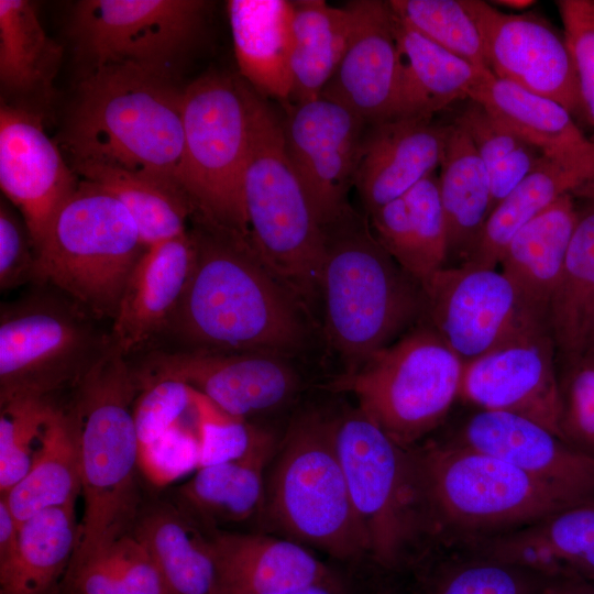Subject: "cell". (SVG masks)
I'll list each match as a JSON object with an SVG mask.
<instances>
[{"label": "cell", "mask_w": 594, "mask_h": 594, "mask_svg": "<svg viewBox=\"0 0 594 594\" xmlns=\"http://www.w3.org/2000/svg\"><path fill=\"white\" fill-rule=\"evenodd\" d=\"M222 594H280L334 572L305 546L266 534L205 529Z\"/></svg>", "instance_id": "cell-24"}, {"label": "cell", "mask_w": 594, "mask_h": 594, "mask_svg": "<svg viewBox=\"0 0 594 594\" xmlns=\"http://www.w3.org/2000/svg\"><path fill=\"white\" fill-rule=\"evenodd\" d=\"M145 249L125 207L96 184L80 179L37 250L33 285L51 286L98 320L112 321Z\"/></svg>", "instance_id": "cell-9"}, {"label": "cell", "mask_w": 594, "mask_h": 594, "mask_svg": "<svg viewBox=\"0 0 594 594\" xmlns=\"http://www.w3.org/2000/svg\"><path fill=\"white\" fill-rule=\"evenodd\" d=\"M194 219V268L163 337L184 350L288 356L302 349L304 309L262 263L251 237Z\"/></svg>", "instance_id": "cell-1"}, {"label": "cell", "mask_w": 594, "mask_h": 594, "mask_svg": "<svg viewBox=\"0 0 594 594\" xmlns=\"http://www.w3.org/2000/svg\"><path fill=\"white\" fill-rule=\"evenodd\" d=\"M280 594H351L346 583L338 575Z\"/></svg>", "instance_id": "cell-54"}, {"label": "cell", "mask_w": 594, "mask_h": 594, "mask_svg": "<svg viewBox=\"0 0 594 594\" xmlns=\"http://www.w3.org/2000/svg\"><path fill=\"white\" fill-rule=\"evenodd\" d=\"M450 441L498 458L575 501L594 498V458L528 418L480 409Z\"/></svg>", "instance_id": "cell-20"}, {"label": "cell", "mask_w": 594, "mask_h": 594, "mask_svg": "<svg viewBox=\"0 0 594 594\" xmlns=\"http://www.w3.org/2000/svg\"><path fill=\"white\" fill-rule=\"evenodd\" d=\"M198 465L199 438L180 424L140 451V469L156 485L167 484Z\"/></svg>", "instance_id": "cell-51"}, {"label": "cell", "mask_w": 594, "mask_h": 594, "mask_svg": "<svg viewBox=\"0 0 594 594\" xmlns=\"http://www.w3.org/2000/svg\"><path fill=\"white\" fill-rule=\"evenodd\" d=\"M439 191L447 228V264H465L492 211L488 172L466 132L449 123L440 164Z\"/></svg>", "instance_id": "cell-32"}, {"label": "cell", "mask_w": 594, "mask_h": 594, "mask_svg": "<svg viewBox=\"0 0 594 594\" xmlns=\"http://www.w3.org/2000/svg\"><path fill=\"white\" fill-rule=\"evenodd\" d=\"M323 229L324 336L350 372L424 315V292L352 209Z\"/></svg>", "instance_id": "cell-4"}, {"label": "cell", "mask_w": 594, "mask_h": 594, "mask_svg": "<svg viewBox=\"0 0 594 594\" xmlns=\"http://www.w3.org/2000/svg\"><path fill=\"white\" fill-rule=\"evenodd\" d=\"M138 394L134 367L114 345L73 388L68 406L79 427L84 515L64 581L131 534L143 505L133 419Z\"/></svg>", "instance_id": "cell-3"}, {"label": "cell", "mask_w": 594, "mask_h": 594, "mask_svg": "<svg viewBox=\"0 0 594 594\" xmlns=\"http://www.w3.org/2000/svg\"><path fill=\"white\" fill-rule=\"evenodd\" d=\"M131 534L153 559L166 594H222L207 531L174 502L143 504Z\"/></svg>", "instance_id": "cell-29"}, {"label": "cell", "mask_w": 594, "mask_h": 594, "mask_svg": "<svg viewBox=\"0 0 594 594\" xmlns=\"http://www.w3.org/2000/svg\"><path fill=\"white\" fill-rule=\"evenodd\" d=\"M463 1L480 31L494 76L584 119L576 70L563 32L539 14L505 13L491 2Z\"/></svg>", "instance_id": "cell-17"}, {"label": "cell", "mask_w": 594, "mask_h": 594, "mask_svg": "<svg viewBox=\"0 0 594 594\" xmlns=\"http://www.w3.org/2000/svg\"><path fill=\"white\" fill-rule=\"evenodd\" d=\"M198 393L183 382L161 378L139 385L133 419L140 451L153 444L197 405Z\"/></svg>", "instance_id": "cell-47"}, {"label": "cell", "mask_w": 594, "mask_h": 594, "mask_svg": "<svg viewBox=\"0 0 594 594\" xmlns=\"http://www.w3.org/2000/svg\"><path fill=\"white\" fill-rule=\"evenodd\" d=\"M352 30L344 55L322 96L361 117L369 125L397 117L399 59L387 1L346 3Z\"/></svg>", "instance_id": "cell-21"}, {"label": "cell", "mask_w": 594, "mask_h": 594, "mask_svg": "<svg viewBox=\"0 0 594 594\" xmlns=\"http://www.w3.org/2000/svg\"><path fill=\"white\" fill-rule=\"evenodd\" d=\"M56 406L53 398H20L0 406L1 496L30 471Z\"/></svg>", "instance_id": "cell-44"}, {"label": "cell", "mask_w": 594, "mask_h": 594, "mask_svg": "<svg viewBox=\"0 0 594 594\" xmlns=\"http://www.w3.org/2000/svg\"><path fill=\"white\" fill-rule=\"evenodd\" d=\"M62 594H166L158 570L144 546L125 535L68 576Z\"/></svg>", "instance_id": "cell-42"}, {"label": "cell", "mask_w": 594, "mask_h": 594, "mask_svg": "<svg viewBox=\"0 0 594 594\" xmlns=\"http://www.w3.org/2000/svg\"><path fill=\"white\" fill-rule=\"evenodd\" d=\"M578 210L574 195L558 198L513 237L499 262L527 307L548 327Z\"/></svg>", "instance_id": "cell-30"}, {"label": "cell", "mask_w": 594, "mask_h": 594, "mask_svg": "<svg viewBox=\"0 0 594 594\" xmlns=\"http://www.w3.org/2000/svg\"><path fill=\"white\" fill-rule=\"evenodd\" d=\"M19 548V525L4 497H0V573L13 563Z\"/></svg>", "instance_id": "cell-52"}, {"label": "cell", "mask_w": 594, "mask_h": 594, "mask_svg": "<svg viewBox=\"0 0 594 594\" xmlns=\"http://www.w3.org/2000/svg\"><path fill=\"white\" fill-rule=\"evenodd\" d=\"M544 594H594V582L578 578L548 579Z\"/></svg>", "instance_id": "cell-53"}, {"label": "cell", "mask_w": 594, "mask_h": 594, "mask_svg": "<svg viewBox=\"0 0 594 594\" xmlns=\"http://www.w3.org/2000/svg\"><path fill=\"white\" fill-rule=\"evenodd\" d=\"M248 102L242 189L252 245L305 311L321 295L324 229L287 156L282 120L249 85Z\"/></svg>", "instance_id": "cell-6"}, {"label": "cell", "mask_w": 594, "mask_h": 594, "mask_svg": "<svg viewBox=\"0 0 594 594\" xmlns=\"http://www.w3.org/2000/svg\"><path fill=\"white\" fill-rule=\"evenodd\" d=\"M493 6H502L514 11H524L536 4L532 0H497L491 2Z\"/></svg>", "instance_id": "cell-55"}, {"label": "cell", "mask_w": 594, "mask_h": 594, "mask_svg": "<svg viewBox=\"0 0 594 594\" xmlns=\"http://www.w3.org/2000/svg\"><path fill=\"white\" fill-rule=\"evenodd\" d=\"M531 143L549 162L581 175L594 187V139L561 105L531 94L488 70L470 95Z\"/></svg>", "instance_id": "cell-25"}, {"label": "cell", "mask_w": 594, "mask_h": 594, "mask_svg": "<svg viewBox=\"0 0 594 594\" xmlns=\"http://www.w3.org/2000/svg\"><path fill=\"white\" fill-rule=\"evenodd\" d=\"M271 465L260 517L265 526L339 560L367 557L334 443L333 418L317 410L294 417Z\"/></svg>", "instance_id": "cell-8"}, {"label": "cell", "mask_w": 594, "mask_h": 594, "mask_svg": "<svg viewBox=\"0 0 594 594\" xmlns=\"http://www.w3.org/2000/svg\"><path fill=\"white\" fill-rule=\"evenodd\" d=\"M576 70L584 119L594 128V1L556 2Z\"/></svg>", "instance_id": "cell-49"}, {"label": "cell", "mask_w": 594, "mask_h": 594, "mask_svg": "<svg viewBox=\"0 0 594 594\" xmlns=\"http://www.w3.org/2000/svg\"><path fill=\"white\" fill-rule=\"evenodd\" d=\"M556 351L551 334L542 333L466 362L459 398L483 410L528 418L560 438Z\"/></svg>", "instance_id": "cell-19"}, {"label": "cell", "mask_w": 594, "mask_h": 594, "mask_svg": "<svg viewBox=\"0 0 594 594\" xmlns=\"http://www.w3.org/2000/svg\"><path fill=\"white\" fill-rule=\"evenodd\" d=\"M453 121L466 132L488 172L492 210L547 160L525 138L472 99L464 101Z\"/></svg>", "instance_id": "cell-41"}, {"label": "cell", "mask_w": 594, "mask_h": 594, "mask_svg": "<svg viewBox=\"0 0 594 594\" xmlns=\"http://www.w3.org/2000/svg\"><path fill=\"white\" fill-rule=\"evenodd\" d=\"M392 14L399 59L397 117L433 118L470 99L490 69L447 51Z\"/></svg>", "instance_id": "cell-31"}, {"label": "cell", "mask_w": 594, "mask_h": 594, "mask_svg": "<svg viewBox=\"0 0 594 594\" xmlns=\"http://www.w3.org/2000/svg\"><path fill=\"white\" fill-rule=\"evenodd\" d=\"M411 244L409 274L420 284L447 264V228L439 176L430 174L405 196Z\"/></svg>", "instance_id": "cell-45"}, {"label": "cell", "mask_w": 594, "mask_h": 594, "mask_svg": "<svg viewBox=\"0 0 594 594\" xmlns=\"http://www.w3.org/2000/svg\"><path fill=\"white\" fill-rule=\"evenodd\" d=\"M367 127L349 108L322 95L286 106L285 150L323 228L351 209L348 194Z\"/></svg>", "instance_id": "cell-16"}, {"label": "cell", "mask_w": 594, "mask_h": 594, "mask_svg": "<svg viewBox=\"0 0 594 594\" xmlns=\"http://www.w3.org/2000/svg\"><path fill=\"white\" fill-rule=\"evenodd\" d=\"M227 12L240 77L263 98L289 105L293 1L230 0Z\"/></svg>", "instance_id": "cell-28"}, {"label": "cell", "mask_w": 594, "mask_h": 594, "mask_svg": "<svg viewBox=\"0 0 594 594\" xmlns=\"http://www.w3.org/2000/svg\"><path fill=\"white\" fill-rule=\"evenodd\" d=\"M428 324L463 361L550 333L496 268L443 267L421 283Z\"/></svg>", "instance_id": "cell-14"}, {"label": "cell", "mask_w": 594, "mask_h": 594, "mask_svg": "<svg viewBox=\"0 0 594 594\" xmlns=\"http://www.w3.org/2000/svg\"><path fill=\"white\" fill-rule=\"evenodd\" d=\"M80 178L48 138L35 110L1 101L0 187L23 218L36 249Z\"/></svg>", "instance_id": "cell-18"}, {"label": "cell", "mask_w": 594, "mask_h": 594, "mask_svg": "<svg viewBox=\"0 0 594 594\" xmlns=\"http://www.w3.org/2000/svg\"><path fill=\"white\" fill-rule=\"evenodd\" d=\"M75 505L45 509L19 526L18 553L0 573V594H59L78 544Z\"/></svg>", "instance_id": "cell-35"}, {"label": "cell", "mask_w": 594, "mask_h": 594, "mask_svg": "<svg viewBox=\"0 0 594 594\" xmlns=\"http://www.w3.org/2000/svg\"><path fill=\"white\" fill-rule=\"evenodd\" d=\"M183 91L173 77L130 66L81 75L61 138L67 162L118 167L182 190Z\"/></svg>", "instance_id": "cell-2"}, {"label": "cell", "mask_w": 594, "mask_h": 594, "mask_svg": "<svg viewBox=\"0 0 594 594\" xmlns=\"http://www.w3.org/2000/svg\"><path fill=\"white\" fill-rule=\"evenodd\" d=\"M196 258L190 230L147 246L123 290L110 334L125 356L166 332L186 292Z\"/></svg>", "instance_id": "cell-22"}, {"label": "cell", "mask_w": 594, "mask_h": 594, "mask_svg": "<svg viewBox=\"0 0 594 594\" xmlns=\"http://www.w3.org/2000/svg\"><path fill=\"white\" fill-rule=\"evenodd\" d=\"M139 385L185 383L220 411L244 419L288 404L300 377L286 355L263 351L156 350L133 365Z\"/></svg>", "instance_id": "cell-15"}, {"label": "cell", "mask_w": 594, "mask_h": 594, "mask_svg": "<svg viewBox=\"0 0 594 594\" xmlns=\"http://www.w3.org/2000/svg\"><path fill=\"white\" fill-rule=\"evenodd\" d=\"M72 167L80 179L96 184L125 207L145 248L188 232L195 210L182 190L118 167L88 163Z\"/></svg>", "instance_id": "cell-40"}, {"label": "cell", "mask_w": 594, "mask_h": 594, "mask_svg": "<svg viewBox=\"0 0 594 594\" xmlns=\"http://www.w3.org/2000/svg\"><path fill=\"white\" fill-rule=\"evenodd\" d=\"M409 572L415 594H544L548 582L471 547H433Z\"/></svg>", "instance_id": "cell-36"}, {"label": "cell", "mask_w": 594, "mask_h": 594, "mask_svg": "<svg viewBox=\"0 0 594 594\" xmlns=\"http://www.w3.org/2000/svg\"><path fill=\"white\" fill-rule=\"evenodd\" d=\"M432 547H465L580 503L493 455L447 441L411 447Z\"/></svg>", "instance_id": "cell-5"}, {"label": "cell", "mask_w": 594, "mask_h": 594, "mask_svg": "<svg viewBox=\"0 0 594 594\" xmlns=\"http://www.w3.org/2000/svg\"><path fill=\"white\" fill-rule=\"evenodd\" d=\"M584 353L594 355V316L590 326L587 343H586V349Z\"/></svg>", "instance_id": "cell-57"}, {"label": "cell", "mask_w": 594, "mask_h": 594, "mask_svg": "<svg viewBox=\"0 0 594 594\" xmlns=\"http://www.w3.org/2000/svg\"><path fill=\"white\" fill-rule=\"evenodd\" d=\"M209 7L202 0L77 1L67 34L81 75L130 66L174 78L201 36Z\"/></svg>", "instance_id": "cell-13"}, {"label": "cell", "mask_w": 594, "mask_h": 594, "mask_svg": "<svg viewBox=\"0 0 594 594\" xmlns=\"http://www.w3.org/2000/svg\"><path fill=\"white\" fill-rule=\"evenodd\" d=\"M278 441L264 429L242 457L199 468L175 492L174 503L205 529L240 524L262 515L266 469Z\"/></svg>", "instance_id": "cell-27"}, {"label": "cell", "mask_w": 594, "mask_h": 594, "mask_svg": "<svg viewBox=\"0 0 594 594\" xmlns=\"http://www.w3.org/2000/svg\"><path fill=\"white\" fill-rule=\"evenodd\" d=\"M463 361L429 324L411 329L328 388L354 395L396 443L411 448L444 420L459 398Z\"/></svg>", "instance_id": "cell-11"}, {"label": "cell", "mask_w": 594, "mask_h": 594, "mask_svg": "<svg viewBox=\"0 0 594 594\" xmlns=\"http://www.w3.org/2000/svg\"><path fill=\"white\" fill-rule=\"evenodd\" d=\"M402 21L447 51L487 68L480 31L463 0H389Z\"/></svg>", "instance_id": "cell-43"}, {"label": "cell", "mask_w": 594, "mask_h": 594, "mask_svg": "<svg viewBox=\"0 0 594 594\" xmlns=\"http://www.w3.org/2000/svg\"><path fill=\"white\" fill-rule=\"evenodd\" d=\"M0 309V406L53 398L80 380L114 345L84 307L47 285Z\"/></svg>", "instance_id": "cell-10"}, {"label": "cell", "mask_w": 594, "mask_h": 594, "mask_svg": "<svg viewBox=\"0 0 594 594\" xmlns=\"http://www.w3.org/2000/svg\"><path fill=\"white\" fill-rule=\"evenodd\" d=\"M559 375L560 438L594 458V355L583 353L564 362Z\"/></svg>", "instance_id": "cell-46"}, {"label": "cell", "mask_w": 594, "mask_h": 594, "mask_svg": "<svg viewBox=\"0 0 594 594\" xmlns=\"http://www.w3.org/2000/svg\"><path fill=\"white\" fill-rule=\"evenodd\" d=\"M333 432L367 557L386 573L409 572L432 548L411 448L359 407L333 417Z\"/></svg>", "instance_id": "cell-7"}, {"label": "cell", "mask_w": 594, "mask_h": 594, "mask_svg": "<svg viewBox=\"0 0 594 594\" xmlns=\"http://www.w3.org/2000/svg\"><path fill=\"white\" fill-rule=\"evenodd\" d=\"M566 194L593 198L594 187L581 175L544 160L492 210L475 251L463 265L496 268L513 237Z\"/></svg>", "instance_id": "cell-39"}, {"label": "cell", "mask_w": 594, "mask_h": 594, "mask_svg": "<svg viewBox=\"0 0 594 594\" xmlns=\"http://www.w3.org/2000/svg\"><path fill=\"white\" fill-rule=\"evenodd\" d=\"M7 199L0 202V289L34 283L37 253L23 218Z\"/></svg>", "instance_id": "cell-50"}, {"label": "cell", "mask_w": 594, "mask_h": 594, "mask_svg": "<svg viewBox=\"0 0 594 594\" xmlns=\"http://www.w3.org/2000/svg\"><path fill=\"white\" fill-rule=\"evenodd\" d=\"M184 142L179 185L194 218L250 235L243 201L249 146L248 85L211 72L183 91Z\"/></svg>", "instance_id": "cell-12"}, {"label": "cell", "mask_w": 594, "mask_h": 594, "mask_svg": "<svg viewBox=\"0 0 594 594\" xmlns=\"http://www.w3.org/2000/svg\"><path fill=\"white\" fill-rule=\"evenodd\" d=\"M371 594H415L413 587H404L397 584H388L378 587Z\"/></svg>", "instance_id": "cell-56"}, {"label": "cell", "mask_w": 594, "mask_h": 594, "mask_svg": "<svg viewBox=\"0 0 594 594\" xmlns=\"http://www.w3.org/2000/svg\"><path fill=\"white\" fill-rule=\"evenodd\" d=\"M352 30L348 6L323 0L293 1V87L289 103L321 96L346 50Z\"/></svg>", "instance_id": "cell-37"}, {"label": "cell", "mask_w": 594, "mask_h": 594, "mask_svg": "<svg viewBox=\"0 0 594 594\" xmlns=\"http://www.w3.org/2000/svg\"><path fill=\"white\" fill-rule=\"evenodd\" d=\"M62 56L32 2L0 0V85L11 105L32 109L50 100Z\"/></svg>", "instance_id": "cell-33"}, {"label": "cell", "mask_w": 594, "mask_h": 594, "mask_svg": "<svg viewBox=\"0 0 594 594\" xmlns=\"http://www.w3.org/2000/svg\"><path fill=\"white\" fill-rule=\"evenodd\" d=\"M199 395V394H198ZM198 468L222 463L245 454L263 428L226 415L201 395L198 396Z\"/></svg>", "instance_id": "cell-48"}, {"label": "cell", "mask_w": 594, "mask_h": 594, "mask_svg": "<svg viewBox=\"0 0 594 594\" xmlns=\"http://www.w3.org/2000/svg\"><path fill=\"white\" fill-rule=\"evenodd\" d=\"M578 210L563 270L551 299L549 329L564 362L585 352L594 316V198Z\"/></svg>", "instance_id": "cell-38"}, {"label": "cell", "mask_w": 594, "mask_h": 594, "mask_svg": "<svg viewBox=\"0 0 594 594\" xmlns=\"http://www.w3.org/2000/svg\"><path fill=\"white\" fill-rule=\"evenodd\" d=\"M81 494L79 427L75 414L57 404L28 474L4 497L18 525L54 507L76 504Z\"/></svg>", "instance_id": "cell-34"}, {"label": "cell", "mask_w": 594, "mask_h": 594, "mask_svg": "<svg viewBox=\"0 0 594 594\" xmlns=\"http://www.w3.org/2000/svg\"><path fill=\"white\" fill-rule=\"evenodd\" d=\"M449 123L397 117L367 127L355 175L367 215L404 197L440 167Z\"/></svg>", "instance_id": "cell-23"}, {"label": "cell", "mask_w": 594, "mask_h": 594, "mask_svg": "<svg viewBox=\"0 0 594 594\" xmlns=\"http://www.w3.org/2000/svg\"><path fill=\"white\" fill-rule=\"evenodd\" d=\"M469 547L531 569L547 579L594 582V498Z\"/></svg>", "instance_id": "cell-26"}]
</instances>
